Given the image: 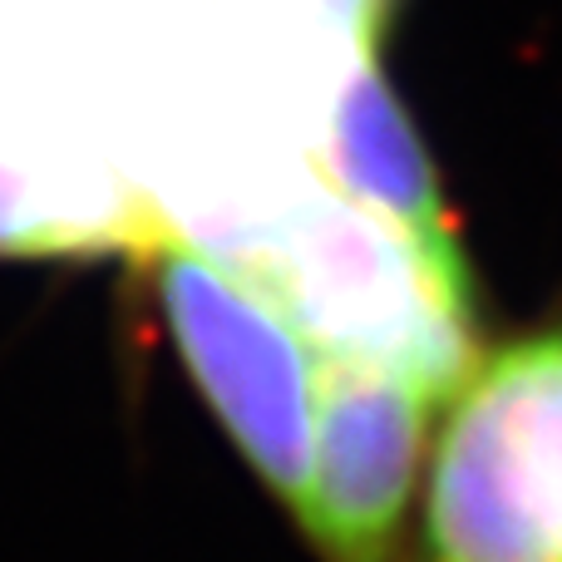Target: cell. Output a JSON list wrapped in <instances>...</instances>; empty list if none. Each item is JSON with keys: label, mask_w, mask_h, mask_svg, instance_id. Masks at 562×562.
I'll list each match as a JSON object with an SVG mask.
<instances>
[{"label": "cell", "mask_w": 562, "mask_h": 562, "mask_svg": "<svg viewBox=\"0 0 562 562\" xmlns=\"http://www.w3.org/2000/svg\"><path fill=\"white\" fill-rule=\"evenodd\" d=\"M429 562H562V330L469 370L435 445Z\"/></svg>", "instance_id": "cell-1"}, {"label": "cell", "mask_w": 562, "mask_h": 562, "mask_svg": "<svg viewBox=\"0 0 562 562\" xmlns=\"http://www.w3.org/2000/svg\"><path fill=\"white\" fill-rule=\"evenodd\" d=\"M168 330L203 400L237 439L247 464L301 508L311 479L321 400V350L272 291L213 252L158 237L148 247Z\"/></svg>", "instance_id": "cell-2"}, {"label": "cell", "mask_w": 562, "mask_h": 562, "mask_svg": "<svg viewBox=\"0 0 562 562\" xmlns=\"http://www.w3.org/2000/svg\"><path fill=\"white\" fill-rule=\"evenodd\" d=\"M435 390L370 360H321L301 524L336 562H390Z\"/></svg>", "instance_id": "cell-3"}, {"label": "cell", "mask_w": 562, "mask_h": 562, "mask_svg": "<svg viewBox=\"0 0 562 562\" xmlns=\"http://www.w3.org/2000/svg\"><path fill=\"white\" fill-rule=\"evenodd\" d=\"M316 164L326 168V183H336L340 198L370 207L400 233L429 247H459L445 203H439L425 144L405 119V109L395 104V94L385 89L375 59H360L356 69H346L326 109Z\"/></svg>", "instance_id": "cell-4"}, {"label": "cell", "mask_w": 562, "mask_h": 562, "mask_svg": "<svg viewBox=\"0 0 562 562\" xmlns=\"http://www.w3.org/2000/svg\"><path fill=\"white\" fill-rule=\"evenodd\" d=\"M0 252L5 257H49L59 252V237L49 227L45 207L30 198L20 178L0 168Z\"/></svg>", "instance_id": "cell-5"}, {"label": "cell", "mask_w": 562, "mask_h": 562, "mask_svg": "<svg viewBox=\"0 0 562 562\" xmlns=\"http://www.w3.org/2000/svg\"><path fill=\"white\" fill-rule=\"evenodd\" d=\"M306 5H311V20H316L326 35H336L346 49L375 55L395 0H306Z\"/></svg>", "instance_id": "cell-6"}]
</instances>
